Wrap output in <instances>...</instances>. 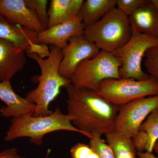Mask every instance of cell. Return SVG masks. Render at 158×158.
I'll return each mask as SVG.
<instances>
[{"mask_svg": "<svg viewBox=\"0 0 158 158\" xmlns=\"http://www.w3.org/2000/svg\"><path fill=\"white\" fill-rule=\"evenodd\" d=\"M66 89L67 114L76 127L89 139L101 138L114 131L119 107L93 90L77 88L72 84Z\"/></svg>", "mask_w": 158, "mask_h": 158, "instance_id": "obj_1", "label": "cell"}, {"mask_svg": "<svg viewBox=\"0 0 158 158\" xmlns=\"http://www.w3.org/2000/svg\"><path fill=\"white\" fill-rule=\"evenodd\" d=\"M27 55L39 65L40 74L38 86L28 92L25 98L36 106L33 116L50 115L52 113L49 110L50 105L60 94L61 88H67L72 84L70 80L62 77L59 73L62 49L51 45L49 55L46 58L35 53Z\"/></svg>", "mask_w": 158, "mask_h": 158, "instance_id": "obj_2", "label": "cell"}, {"mask_svg": "<svg viewBox=\"0 0 158 158\" xmlns=\"http://www.w3.org/2000/svg\"><path fill=\"white\" fill-rule=\"evenodd\" d=\"M60 131L80 133L88 138L86 133L73 124L67 114H64L59 108H56L47 116L27 115L11 118V124L4 139L10 141L17 138H28L31 143L40 145L46 135Z\"/></svg>", "mask_w": 158, "mask_h": 158, "instance_id": "obj_3", "label": "cell"}, {"mask_svg": "<svg viewBox=\"0 0 158 158\" xmlns=\"http://www.w3.org/2000/svg\"><path fill=\"white\" fill-rule=\"evenodd\" d=\"M132 35L129 17L116 7L98 22L85 28L84 33L101 51L112 53L125 44Z\"/></svg>", "mask_w": 158, "mask_h": 158, "instance_id": "obj_4", "label": "cell"}, {"mask_svg": "<svg viewBox=\"0 0 158 158\" xmlns=\"http://www.w3.org/2000/svg\"><path fill=\"white\" fill-rule=\"evenodd\" d=\"M120 62L112 53L100 51L92 59L79 64L70 79L77 88L97 92L101 82L108 79H119Z\"/></svg>", "mask_w": 158, "mask_h": 158, "instance_id": "obj_5", "label": "cell"}, {"mask_svg": "<svg viewBox=\"0 0 158 158\" xmlns=\"http://www.w3.org/2000/svg\"><path fill=\"white\" fill-rule=\"evenodd\" d=\"M97 92L112 104L120 107L138 99L158 95V82L151 76L142 81L108 79L101 83Z\"/></svg>", "mask_w": 158, "mask_h": 158, "instance_id": "obj_6", "label": "cell"}, {"mask_svg": "<svg viewBox=\"0 0 158 158\" xmlns=\"http://www.w3.org/2000/svg\"><path fill=\"white\" fill-rule=\"evenodd\" d=\"M157 46L158 37L132 32L130 40L113 53L120 61V78L142 81L149 78L142 69V62L146 52Z\"/></svg>", "mask_w": 158, "mask_h": 158, "instance_id": "obj_7", "label": "cell"}, {"mask_svg": "<svg viewBox=\"0 0 158 158\" xmlns=\"http://www.w3.org/2000/svg\"><path fill=\"white\" fill-rule=\"evenodd\" d=\"M158 108V95L135 100L119 107L114 131L132 138L145 119Z\"/></svg>", "mask_w": 158, "mask_h": 158, "instance_id": "obj_8", "label": "cell"}, {"mask_svg": "<svg viewBox=\"0 0 158 158\" xmlns=\"http://www.w3.org/2000/svg\"><path fill=\"white\" fill-rule=\"evenodd\" d=\"M100 51L84 35L71 37L67 46L62 49V58L59 65V73L70 80L81 62L95 57Z\"/></svg>", "mask_w": 158, "mask_h": 158, "instance_id": "obj_9", "label": "cell"}, {"mask_svg": "<svg viewBox=\"0 0 158 158\" xmlns=\"http://www.w3.org/2000/svg\"><path fill=\"white\" fill-rule=\"evenodd\" d=\"M0 15L12 23L40 33L46 30L24 0H0Z\"/></svg>", "mask_w": 158, "mask_h": 158, "instance_id": "obj_10", "label": "cell"}, {"mask_svg": "<svg viewBox=\"0 0 158 158\" xmlns=\"http://www.w3.org/2000/svg\"><path fill=\"white\" fill-rule=\"evenodd\" d=\"M85 28L78 15L69 21L48 28L38 33V41L42 44H51L62 49L68 44L70 38L84 35Z\"/></svg>", "mask_w": 158, "mask_h": 158, "instance_id": "obj_11", "label": "cell"}, {"mask_svg": "<svg viewBox=\"0 0 158 158\" xmlns=\"http://www.w3.org/2000/svg\"><path fill=\"white\" fill-rule=\"evenodd\" d=\"M0 100L6 105L0 108V115L3 117L18 118L33 115L35 111V105L15 93L10 81L0 82Z\"/></svg>", "mask_w": 158, "mask_h": 158, "instance_id": "obj_12", "label": "cell"}, {"mask_svg": "<svg viewBox=\"0 0 158 158\" xmlns=\"http://www.w3.org/2000/svg\"><path fill=\"white\" fill-rule=\"evenodd\" d=\"M26 53L0 39V82L10 81L27 64Z\"/></svg>", "mask_w": 158, "mask_h": 158, "instance_id": "obj_13", "label": "cell"}, {"mask_svg": "<svg viewBox=\"0 0 158 158\" xmlns=\"http://www.w3.org/2000/svg\"><path fill=\"white\" fill-rule=\"evenodd\" d=\"M38 33L32 30L15 25L0 15V39L12 43L18 49L28 54L35 44L40 43Z\"/></svg>", "mask_w": 158, "mask_h": 158, "instance_id": "obj_14", "label": "cell"}, {"mask_svg": "<svg viewBox=\"0 0 158 158\" xmlns=\"http://www.w3.org/2000/svg\"><path fill=\"white\" fill-rule=\"evenodd\" d=\"M132 32L158 37V13L150 1L129 17Z\"/></svg>", "mask_w": 158, "mask_h": 158, "instance_id": "obj_15", "label": "cell"}, {"mask_svg": "<svg viewBox=\"0 0 158 158\" xmlns=\"http://www.w3.org/2000/svg\"><path fill=\"white\" fill-rule=\"evenodd\" d=\"M132 139L137 152L152 153L158 141L157 109L148 116Z\"/></svg>", "mask_w": 158, "mask_h": 158, "instance_id": "obj_16", "label": "cell"}, {"mask_svg": "<svg viewBox=\"0 0 158 158\" xmlns=\"http://www.w3.org/2000/svg\"><path fill=\"white\" fill-rule=\"evenodd\" d=\"M83 0H52L48 10V28L73 19L78 15Z\"/></svg>", "mask_w": 158, "mask_h": 158, "instance_id": "obj_17", "label": "cell"}, {"mask_svg": "<svg viewBox=\"0 0 158 158\" xmlns=\"http://www.w3.org/2000/svg\"><path fill=\"white\" fill-rule=\"evenodd\" d=\"M116 0H87L84 1L79 15L85 27L98 22L116 7Z\"/></svg>", "mask_w": 158, "mask_h": 158, "instance_id": "obj_18", "label": "cell"}, {"mask_svg": "<svg viewBox=\"0 0 158 158\" xmlns=\"http://www.w3.org/2000/svg\"><path fill=\"white\" fill-rule=\"evenodd\" d=\"M105 136L115 158H136L137 152L132 138L120 135L114 131Z\"/></svg>", "mask_w": 158, "mask_h": 158, "instance_id": "obj_19", "label": "cell"}, {"mask_svg": "<svg viewBox=\"0 0 158 158\" xmlns=\"http://www.w3.org/2000/svg\"><path fill=\"white\" fill-rule=\"evenodd\" d=\"M27 6L37 14L44 28H48V23L47 0H24Z\"/></svg>", "mask_w": 158, "mask_h": 158, "instance_id": "obj_20", "label": "cell"}, {"mask_svg": "<svg viewBox=\"0 0 158 158\" xmlns=\"http://www.w3.org/2000/svg\"><path fill=\"white\" fill-rule=\"evenodd\" d=\"M144 58V66L146 73L158 82V46L149 49Z\"/></svg>", "mask_w": 158, "mask_h": 158, "instance_id": "obj_21", "label": "cell"}, {"mask_svg": "<svg viewBox=\"0 0 158 158\" xmlns=\"http://www.w3.org/2000/svg\"><path fill=\"white\" fill-rule=\"evenodd\" d=\"M89 139V145L91 149L98 155L100 158H115L112 148L101 138Z\"/></svg>", "mask_w": 158, "mask_h": 158, "instance_id": "obj_22", "label": "cell"}, {"mask_svg": "<svg viewBox=\"0 0 158 158\" xmlns=\"http://www.w3.org/2000/svg\"><path fill=\"white\" fill-rule=\"evenodd\" d=\"M147 1V0H116V8L129 17Z\"/></svg>", "mask_w": 158, "mask_h": 158, "instance_id": "obj_23", "label": "cell"}, {"mask_svg": "<svg viewBox=\"0 0 158 158\" xmlns=\"http://www.w3.org/2000/svg\"><path fill=\"white\" fill-rule=\"evenodd\" d=\"M92 151L90 145L79 143L71 148L70 153L72 158H87Z\"/></svg>", "mask_w": 158, "mask_h": 158, "instance_id": "obj_24", "label": "cell"}, {"mask_svg": "<svg viewBox=\"0 0 158 158\" xmlns=\"http://www.w3.org/2000/svg\"><path fill=\"white\" fill-rule=\"evenodd\" d=\"M0 158H27L20 156L16 148H9L0 152Z\"/></svg>", "mask_w": 158, "mask_h": 158, "instance_id": "obj_25", "label": "cell"}, {"mask_svg": "<svg viewBox=\"0 0 158 158\" xmlns=\"http://www.w3.org/2000/svg\"><path fill=\"white\" fill-rule=\"evenodd\" d=\"M137 156L138 158H158V157L156 156L152 153L148 152H137Z\"/></svg>", "mask_w": 158, "mask_h": 158, "instance_id": "obj_26", "label": "cell"}, {"mask_svg": "<svg viewBox=\"0 0 158 158\" xmlns=\"http://www.w3.org/2000/svg\"><path fill=\"white\" fill-rule=\"evenodd\" d=\"M87 158H100L98 155L94 151L92 150V152H90L89 155Z\"/></svg>", "mask_w": 158, "mask_h": 158, "instance_id": "obj_27", "label": "cell"}, {"mask_svg": "<svg viewBox=\"0 0 158 158\" xmlns=\"http://www.w3.org/2000/svg\"><path fill=\"white\" fill-rule=\"evenodd\" d=\"M151 2L158 13V0H151Z\"/></svg>", "mask_w": 158, "mask_h": 158, "instance_id": "obj_28", "label": "cell"}, {"mask_svg": "<svg viewBox=\"0 0 158 158\" xmlns=\"http://www.w3.org/2000/svg\"><path fill=\"white\" fill-rule=\"evenodd\" d=\"M51 152V150L50 149H48L46 153L44 158H49V156L50 155Z\"/></svg>", "mask_w": 158, "mask_h": 158, "instance_id": "obj_29", "label": "cell"}, {"mask_svg": "<svg viewBox=\"0 0 158 158\" xmlns=\"http://www.w3.org/2000/svg\"><path fill=\"white\" fill-rule=\"evenodd\" d=\"M154 150L155 151V152L158 153V141L157 142V143H156L154 148Z\"/></svg>", "mask_w": 158, "mask_h": 158, "instance_id": "obj_30", "label": "cell"}, {"mask_svg": "<svg viewBox=\"0 0 158 158\" xmlns=\"http://www.w3.org/2000/svg\"><path fill=\"white\" fill-rule=\"evenodd\" d=\"M157 110H158V108Z\"/></svg>", "mask_w": 158, "mask_h": 158, "instance_id": "obj_31", "label": "cell"}]
</instances>
